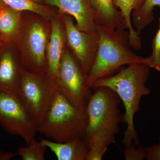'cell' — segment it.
<instances>
[{"instance_id": "1", "label": "cell", "mask_w": 160, "mask_h": 160, "mask_svg": "<svg viewBox=\"0 0 160 160\" xmlns=\"http://www.w3.org/2000/svg\"><path fill=\"white\" fill-rule=\"evenodd\" d=\"M87 104L88 125L84 139L89 147L86 160H102L120 131L121 100L116 92L102 86L95 89Z\"/></svg>"}, {"instance_id": "23", "label": "cell", "mask_w": 160, "mask_h": 160, "mask_svg": "<svg viewBox=\"0 0 160 160\" xmlns=\"http://www.w3.org/2000/svg\"><path fill=\"white\" fill-rule=\"evenodd\" d=\"M17 155V153L0 150V160H9Z\"/></svg>"}, {"instance_id": "10", "label": "cell", "mask_w": 160, "mask_h": 160, "mask_svg": "<svg viewBox=\"0 0 160 160\" xmlns=\"http://www.w3.org/2000/svg\"><path fill=\"white\" fill-rule=\"evenodd\" d=\"M45 2L57 7L62 14L73 16L76 20V26L81 31H98L94 11L89 0H45Z\"/></svg>"}, {"instance_id": "4", "label": "cell", "mask_w": 160, "mask_h": 160, "mask_svg": "<svg viewBox=\"0 0 160 160\" xmlns=\"http://www.w3.org/2000/svg\"><path fill=\"white\" fill-rule=\"evenodd\" d=\"M87 106H73L58 91L38 132L57 142L84 138L88 125Z\"/></svg>"}, {"instance_id": "25", "label": "cell", "mask_w": 160, "mask_h": 160, "mask_svg": "<svg viewBox=\"0 0 160 160\" xmlns=\"http://www.w3.org/2000/svg\"><path fill=\"white\" fill-rule=\"evenodd\" d=\"M159 27H160V17L159 19Z\"/></svg>"}, {"instance_id": "27", "label": "cell", "mask_w": 160, "mask_h": 160, "mask_svg": "<svg viewBox=\"0 0 160 160\" xmlns=\"http://www.w3.org/2000/svg\"><path fill=\"white\" fill-rule=\"evenodd\" d=\"M0 40H1V39H0Z\"/></svg>"}, {"instance_id": "9", "label": "cell", "mask_w": 160, "mask_h": 160, "mask_svg": "<svg viewBox=\"0 0 160 160\" xmlns=\"http://www.w3.org/2000/svg\"><path fill=\"white\" fill-rule=\"evenodd\" d=\"M47 37L45 28L41 23L34 22L29 26L25 39L28 52L23 61L24 70L32 73H46Z\"/></svg>"}, {"instance_id": "2", "label": "cell", "mask_w": 160, "mask_h": 160, "mask_svg": "<svg viewBox=\"0 0 160 160\" xmlns=\"http://www.w3.org/2000/svg\"><path fill=\"white\" fill-rule=\"evenodd\" d=\"M150 69L143 63H133L122 69L117 74L102 78L96 81L91 86L95 89L98 87H108L116 92L122 102L125 113L122 122L127 124L122 143L125 146L133 142L138 146L139 139L135 128L134 117L139 110L142 98L150 93L146 83L150 76Z\"/></svg>"}, {"instance_id": "5", "label": "cell", "mask_w": 160, "mask_h": 160, "mask_svg": "<svg viewBox=\"0 0 160 160\" xmlns=\"http://www.w3.org/2000/svg\"><path fill=\"white\" fill-rule=\"evenodd\" d=\"M58 91L56 82L46 73H32L23 69L17 93L37 127Z\"/></svg>"}, {"instance_id": "16", "label": "cell", "mask_w": 160, "mask_h": 160, "mask_svg": "<svg viewBox=\"0 0 160 160\" xmlns=\"http://www.w3.org/2000/svg\"><path fill=\"white\" fill-rule=\"evenodd\" d=\"M145 0H114V5L119 8L125 18L129 32V43L134 50H138L142 47L139 35L134 30L132 24L131 16L132 11L139 8Z\"/></svg>"}, {"instance_id": "12", "label": "cell", "mask_w": 160, "mask_h": 160, "mask_svg": "<svg viewBox=\"0 0 160 160\" xmlns=\"http://www.w3.org/2000/svg\"><path fill=\"white\" fill-rule=\"evenodd\" d=\"M64 38L62 27L57 20L52 23L50 41L47 46L46 75L55 82L63 52Z\"/></svg>"}, {"instance_id": "18", "label": "cell", "mask_w": 160, "mask_h": 160, "mask_svg": "<svg viewBox=\"0 0 160 160\" xmlns=\"http://www.w3.org/2000/svg\"><path fill=\"white\" fill-rule=\"evenodd\" d=\"M6 6L22 11H29L38 14L46 19L53 18L52 12L46 6L40 5L33 0H2Z\"/></svg>"}, {"instance_id": "21", "label": "cell", "mask_w": 160, "mask_h": 160, "mask_svg": "<svg viewBox=\"0 0 160 160\" xmlns=\"http://www.w3.org/2000/svg\"><path fill=\"white\" fill-rule=\"evenodd\" d=\"M146 148L140 146L136 147L134 143L125 146L124 156L126 160H143L146 159Z\"/></svg>"}, {"instance_id": "3", "label": "cell", "mask_w": 160, "mask_h": 160, "mask_svg": "<svg viewBox=\"0 0 160 160\" xmlns=\"http://www.w3.org/2000/svg\"><path fill=\"white\" fill-rule=\"evenodd\" d=\"M97 27L100 36L98 49L87 76V84L91 88L96 81L109 76L124 65L133 63L146 64V58L132 51L128 29H114L98 25Z\"/></svg>"}, {"instance_id": "24", "label": "cell", "mask_w": 160, "mask_h": 160, "mask_svg": "<svg viewBox=\"0 0 160 160\" xmlns=\"http://www.w3.org/2000/svg\"><path fill=\"white\" fill-rule=\"evenodd\" d=\"M6 5L2 0H0V11L2 10L6 6Z\"/></svg>"}, {"instance_id": "11", "label": "cell", "mask_w": 160, "mask_h": 160, "mask_svg": "<svg viewBox=\"0 0 160 160\" xmlns=\"http://www.w3.org/2000/svg\"><path fill=\"white\" fill-rule=\"evenodd\" d=\"M98 26L110 29L124 28L128 29L122 12L114 5V0H89Z\"/></svg>"}, {"instance_id": "19", "label": "cell", "mask_w": 160, "mask_h": 160, "mask_svg": "<svg viewBox=\"0 0 160 160\" xmlns=\"http://www.w3.org/2000/svg\"><path fill=\"white\" fill-rule=\"evenodd\" d=\"M47 147L41 141L36 139L32 141L26 147H20L17 154L23 160H44Z\"/></svg>"}, {"instance_id": "13", "label": "cell", "mask_w": 160, "mask_h": 160, "mask_svg": "<svg viewBox=\"0 0 160 160\" xmlns=\"http://www.w3.org/2000/svg\"><path fill=\"white\" fill-rule=\"evenodd\" d=\"M41 142L54 152L58 160H86L89 151L84 138H77L62 143L46 139H42Z\"/></svg>"}, {"instance_id": "26", "label": "cell", "mask_w": 160, "mask_h": 160, "mask_svg": "<svg viewBox=\"0 0 160 160\" xmlns=\"http://www.w3.org/2000/svg\"><path fill=\"white\" fill-rule=\"evenodd\" d=\"M33 1H34V2H35V1H38V0H33Z\"/></svg>"}, {"instance_id": "20", "label": "cell", "mask_w": 160, "mask_h": 160, "mask_svg": "<svg viewBox=\"0 0 160 160\" xmlns=\"http://www.w3.org/2000/svg\"><path fill=\"white\" fill-rule=\"evenodd\" d=\"M151 55L146 58V64L150 68L160 71V27L152 42Z\"/></svg>"}, {"instance_id": "7", "label": "cell", "mask_w": 160, "mask_h": 160, "mask_svg": "<svg viewBox=\"0 0 160 160\" xmlns=\"http://www.w3.org/2000/svg\"><path fill=\"white\" fill-rule=\"evenodd\" d=\"M0 125L27 145L35 139L37 126L17 92L0 88Z\"/></svg>"}, {"instance_id": "8", "label": "cell", "mask_w": 160, "mask_h": 160, "mask_svg": "<svg viewBox=\"0 0 160 160\" xmlns=\"http://www.w3.org/2000/svg\"><path fill=\"white\" fill-rule=\"evenodd\" d=\"M68 45L88 75L94 63L98 49V32H86L78 29L70 17L64 18Z\"/></svg>"}, {"instance_id": "6", "label": "cell", "mask_w": 160, "mask_h": 160, "mask_svg": "<svg viewBox=\"0 0 160 160\" xmlns=\"http://www.w3.org/2000/svg\"><path fill=\"white\" fill-rule=\"evenodd\" d=\"M87 76L75 56L63 52L55 82L58 91L76 107L87 106L92 94Z\"/></svg>"}, {"instance_id": "17", "label": "cell", "mask_w": 160, "mask_h": 160, "mask_svg": "<svg viewBox=\"0 0 160 160\" xmlns=\"http://www.w3.org/2000/svg\"><path fill=\"white\" fill-rule=\"evenodd\" d=\"M156 6L160 7V0H145L139 8L132 11L131 16L134 30L139 35L154 21L153 10Z\"/></svg>"}, {"instance_id": "15", "label": "cell", "mask_w": 160, "mask_h": 160, "mask_svg": "<svg viewBox=\"0 0 160 160\" xmlns=\"http://www.w3.org/2000/svg\"><path fill=\"white\" fill-rule=\"evenodd\" d=\"M20 12L6 6L0 11V39L5 42L16 39L19 32Z\"/></svg>"}, {"instance_id": "14", "label": "cell", "mask_w": 160, "mask_h": 160, "mask_svg": "<svg viewBox=\"0 0 160 160\" xmlns=\"http://www.w3.org/2000/svg\"><path fill=\"white\" fill-rule=\"evenodd\" d=\"M23 70L12 53L5 52L0 56V88L17 93Z\"/></svg>"}, {"instance_id": "22", "label": "cell", "mask_w": 160, "mask_h": 160, "mask_svg": "<svg viewBox=\"0 0 160 160\" xmlns=\"http://www.w3.org/2000/svg\"><path fill=\"white\" fill-rule=\"evenodd\" d=\"M146 148V159L160 160V137L159 142L150 147Z\"/></svg>"}]
</instances>
